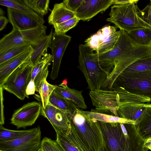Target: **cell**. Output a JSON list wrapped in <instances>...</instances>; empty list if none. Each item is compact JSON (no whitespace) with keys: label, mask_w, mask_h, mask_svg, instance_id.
<instances>
[{"label":"cell","mask_w":151,"mask_h":151,"mask_svg":"<svg viewBox=\"0 0 151 151\" xmlns=\"http://www.w3.org/2000/svg\"><path fill=\"white\" fill-rule=\"evenodd\" d=\"M120 30L119 39L111 50L102 53H96L99 60L108 63L114 69L121 63L132 64L139 59L151 56V45L139 44L125 31Z\"/></svg>","instance_id":"obj_1"},{"label":"cell","mask_w":151,"mask_h":151,"mask_svg":"<svg viewBox=\"0 0 151 151\" xmlns=\"http://www.w3.org/2000/svg\"><path fill=\"white\" fill-rule=\"evenodd\" d=\"M93 51L85 44L79 45L78 68L84 75L90 91L100 89L109 76L103 69V62Z\"/></svg>","instance_id":"obj_2"},{"label":"cell","mask_w":151,"mask_h":151,"mask_svg":"<svg viewBox=\"0 0 151 151\" xmlns=\"http://www.w3.org/2000/svg\"><path fill=\"white\" fill-rule=\"evenodd\" d=\"M70 124L89 151H99L104 143L97 121L91 119L78 108L70 119Z\"/></svg>","instance_id":"obj_3"},{"label":"cell","mask_w":151,"mask_h":151,"mask_svg":"<svg viewBox=\"0 0 151 151\" xmlns=\"http://www.w3.org/2000/svg\"><path fill=\"white\" fill-rule=\"evenodd\" d=\"M138 1L132 0L126 3L114 5L111 7L110 17L106 19V21L113 23L120 30L127 33L142 28L151 29V27L139 15L140 10L137 4Z\"/></svg>","instance_id":"obj_4"},{"label":"cell","mask_w":151,"mask_h":151,"mask_svg":"<svg viewBox=\"0 0 151 151\" xmlns=\"http://www.w3.org/2000/svg\"><path fill=\"white\" fill-rule=\"evenodd\" d=\"M119 87L132 93L149 98L151 101V71H123L115 80L111 90Z\"/></svg>","instance_id":"obj_5"},{"label":"cell","mask_w":151,"mask_h":151,"mask_svg":"<svg viewBox=\"0 0 151 151\" xmlns=\"http://www.w3.org/2000/svg\"><path fill=\"white\" fill-rule=\"evenodd\" d=\"M47 27L40 23L37 27L20 31L13 28L9 34L0 40V53L13 47L25 45H29L33 49L46 35Z\"/></svg>","instance_id":"obj_6"},{"label":"cell","mask_w":151,"mask_h":151,"mask_svg":"<svg viewBox=\"0 0 151 151\" xmlns=\"http://www.w3.org/2000/svg\"><path fill=\"white\" fill-rule=\"evenodd\" d=\"M33 67L30 58L14 71L1 86L19 99L24 100L27 87L31 80Z\"/></svg>","instance_id":"obj_7"},{"label":"cell","mask_w":151,"mask_h":151,"mask_svg":"<svg viewBox=\"0 0 151 151\" xmlns=\"http://www.w3.org/2000/svg\"><path fill=\"white\" fill-rule=\"evenodd\" d=\"M89 95L96 109H92L91 111L118 116L119 101L116 90L95 89L90 91Z\"/></svg>","instance_id":"obj_8"},{"label":"cell","mask_w":151,"mask_h":151,"mask_svg":"<svg viewBox=\"0 0 151 151\" xmlns=\"http://www.w3.org/2000/svg\"><path fill=\"white\" fill-rule=\"evenodd\" d=\"M120 34V30L116 31V27L106 26L86 40L85 44L96 51V53H104L114 47Z\"/></svg>","instance_id":"obj_9"},{"label":"cell","mask_w":151,"mask_h":151,"mask_svg":"<svg viewBox=\"0 0 151 151\" xmlns=\"http://www.w3.org/2000/svg\"><path fill=\"white\" fill-rule=\"evenodd\" d=\"M97 122L108 151H124V137L120 123Z\"/></svg>","instance_id":"obj_10"},{"label":"cell","mask_w":151,"mask_h":151,"mask_svg":"<svg viewBox=\"0 0 151 151\" xmlns=\"http://www.w3.org/2000/svg\"><path fill=\"white\" fill-rule=\"evenodd\" d=\"M41 111L39 103L33 101L24 105L14 111L11 119V123L17 129L31 126L35 122Z\"/></svg>","instance_id":"obj_11"},{"label":"cell","mask_w":151,"mask_h":151,"mask_svg":"<svg viewBox=\"0 0 151 151\" xmlns=\"http://www.w3.org/2000/svg\"><path fill=\"white\" fill-rule=\"evenodd\" d=\"M40 128L25 137L3 142V147L5 151H38L41 142Z\"/></svg>","instance_id":"obj_12"},{"label":"cell","mask_w":151,"mask_h":151,"mask_svg":"<svg viewBox=\"0 0 151 151\" xmlns=\"http://www.w3.org/2000/svg\"><path fill=\"white\" fill-rule=\"evenodd\" d=\"M71 37L66 34L53 33L51 44L52 66L50 77L53 80L58 77L61 60Z\"/></svg>","instance_id":"obj_13"},{"label":"cell","mask_w":151,"mask_h":151,"mask_svg":"<svg viewBox=\"0 0 151 151\" xmlns=\"http://www.w3.org/2000/svg\"><path fill=\"white\" fill-rule=\"evenodd\" d=\"M113 4V0H84L75 12L76 16L80 20L88 21Z\"/></svg>","instance_id":"obj_14"},{"label":"cell","mask_w":151,"mask_h":151,"mask_svg":"<svg viewBox=\"0 0 151 151\" xmlns=\"http://www.w3.org/2000/svg\"><path fill=\"white\" fill-rule=\"evenodd\" d=\"M55 131L56 140L65 151H89L79 138L70 124L66 130Z\"/></svg>","instance_id":"obj_15"},{"label":"cell","mask_w":151,"mask_h":151,"mask_svg":"<svg viewBox=\"0 0 151 151\" xmlns=\"http://www.w3.org/2000/svg\"><path fill=\"white\" fill-rule=\"evenodd\" d=\"M9 22L14 28L20 31L37 27L40 22L33 16L27 12L17 9L7 8Z\"/></svg>","instance_id":"obj_16"},{"label":"cell","mask_w":151,"mask_h":151,"mask_svg":"<svg viewBox=\"0 0 151 151\" xmlns=\"http://www.w3.org/2000/svg\"><path fill=\"white\" fill-rule=\"evenodd\" d=\"M124 137V151H147L145 140L139 134L134 124L120 123Z\"/></svg>","instance_id":"obj_17"},{"label":"cell","mask_w":151,"mask_h":151,"mask_svg":"<svg viewBox=\"0 0 151 151\" xmlns=\"http://www.w3.org/2000/svg\"><path fill=\"white\" fill-rule=\"evenodd\" d=\"M33 50L31 47L29 50L0 64V86L3 85L14 71L30 58Z\"/></svg>","instance_id":"obj_18"},{"label":"cell","mask_w":151,"mask_h":151,"mask_svg":"<svg viewBox=\"0 0 151 151\" xmlns=\"http://www.w3.org/2000/svg\"><path fill=\"white\" fill-rule=\"evenodd\" d=\"M67 79H65L59 86H56L54 92L60 96L70 100L78 107L83 109L87 108L82 91L69 88L67 86Z\"/></svg>","instance_id":"obj_19"},{"label":"cell","mask_w":151,"mask_h":151,"mask_svg":"<svg viewBox=\"0 0 151 151\" xmlns=\"http://www.w3.org/2000/svg\"><path fill=\"white\" fill-rule=\"evenodd\" d=\"M53 60L52 55L47 53L33 67L31 80L34 81L36 91L38 92L39 86L44 79H46L48 74V67Z\"/></svg>","instance_id":"obj_20"},{"label":"cell","mask_w":151,"mask_h":151,"mask_svg":"<svg viewBox=\"0 0 151 151\" xmlns=\"http://www.w3.org/2000/svg\"><path fill=\"white\" fill-rule=\"evenodd\" d=\"M145 104L132 102L120 105L117 111L118 116L137 122L145 109Z\"/></svg>","instance_id":"obj_21"},{"label":"cell","mask_w":151,"mask_h":151,"mask_svg":"<svg viewBox=\"0 0 151 151\" xmlns=\"http://www.w3.org/2000/svg\"><path fill=\"white\" fill-rule=\"evenodd\" d=\"M145 110L135 125L138 133L145 140L151 137V104H145Z\"/></svg>","instance_id":"obj_22"},{"label":"cell","mask_w":151,"mask_h":151,"mask_svg":"<svg viewBox=\"0 0 151 151\" xmlns=\"http://www.w3.org/2000/svg\"><path fill=\"white\" fill-rule=\"evenodd\" d=\"M76 16L75 13L67 9L62 2L55 4L48 17L50 25L60 24Z\"/></svg>","instance_id":"obj_23"},{"label":"cell","mask_w":151,"mask_h":151,"mask_svg":"<svg viewBox=\"0 0 151 151\" xmlns=\"http://www.w3.org/2000/svg\"><path fill=\"white\" fill-rule=\"evenodd\" d=\"M50 104L66 112L71 118L78 108L72 101L64 98L53 91L51 94L49 101Z\"/></svg>","instance_id":"obj_24"},{"label":"cell","mask_w":151,"mask_h":151,"mask_svg":"<svg viewBox=\"0 0 151 151\" xmlns=\"http://www.w3.org/2000/svg\"><path fill=\"white\" fill-rule=\"evenodd\" d=\"M53 34L52 29L49 35L43 38L38 45L33 49L30 58L33 66L39 62L42 56L47 53L48 48H51Z\"/></svg>","instance_id":"obj_25"},{"label":"cell","mask_w":151,"mask_h":151,"mask_svg":"<svg viewBox=\"0 0 151 151\" xmlns=\"http://www.w3.org/2000/svg\"><path fill=\"white\" fill-rule=\"evenodd\" d=\"M38 127L29 129L14 130L4 128L0 124V142L12 141L22 138L35 131Z\"/></svg>","instance_id":"obj_26"},{"label":"cell","mask_w":151,"mask_h":151,"mask_svg":"<svg viewBox=\"0 0 151 151\" xmlns=\"http://www.w3.org/2000/svg\"><path fill=\"white\" fill-rule=\"evenodd\" d=\"M90 118L97 121L107 123H119L136 125L137 122L116 116L93 111H83Z\"/></svg>","instance_id":"obj_27"},{"label":"cell","mask_w":151,"mask_h":151,"mask_svg":"<svg viewBox=\"0 0 151 151\" xmlns=\"http://www.w3.org/2000/svg\"><path fill=\"white\" fill-rule=\"evenodd\" d=\"M56 86L49 83L45 79L41 83L38 91L40 96L35 94V97L38 100L42 108L45 109L47 105L50 96Z\"/></svg>","instance_id":"obj_28"},{"label":"cell","mask_w":151,"mask_h":151,"mask_svg":"<svg viewBox=\"0 0 151 151\" xmlns=\"http://www.w3.org/2000/svg\"><path fill=\"white\" fill-rule=\"evenodd\" d=\"M49 122L55 130H65L68 127L70 120L66 112L57 108L53 118Z\"/></svg>","instance_id":"obj_29"},{"label":"cell","mask_w":151,"mask_h":151,"mask_svg":"<svg viewBox=\"0 0 151 151\" xmlns=\"http://www.w3.org/2000/svg\"><path fill=\"white\" fill-rule=\"evenodd\" d=\"M0 4L7 8H13L29 13L35 17L41 23L45 22L43 17L39 16L29 8L23 0H0Z\"/></svg>","instance_id":"obj_30"},{"label":"cell","mask_w":151,"mask_h":151,"mask_svg":"<svg viewBox=\"0 0 151 151\" xmlns=\"http://www.w3.org/2000/svg\"><path fill=\"white\" fill-rule=\"evenodd\" d=\"M127 33L131 39L139 44L151 45V29L142 28L133 30Z\"/></svg>","instance_id":"obj_31"},{"label":"cell","mask_w":151,"mask_h":151,"mask_svg":"<svg viewBox=\"0 0 151 151\" xmlns=\"http://www.w3.org/2000/svg\"><path fill=\"white\" fill-rule=\"evenodd\" d=\"M26 5L39 16L43 17L49 10V0H23Z\"/></svg>","instance_id":"obj_32"},{"label":"cell","mask_w":151,"mask_h":151,"mask_svg":"<svg viewBox=\"0 0 151 151\" xmlns=\"http://www.w3.org/2000/svg\"><path fill=\"white\" fill-rule=\"evenodd\" d=\"M124 70L134 72L151 71V56L137 60Z\"/></svg>","instance_id":"obj_33"},{"label":"cell","mask_w":151,"mask_h":151,"mask_svg":"<svg viewBox=\"0 0 151 151\" xmlns=\"http://www.w3.org/2000/svg\"><path fill=\"white\" fill-rule=\"evenodd\" d=\"M31 47L29 45L18 46L0 53V64L29 50Z\"/></svg>","instance_id":"obj_34"},{"label":"cell","mask_w":151,"mask_h":151,"mask_svg":"<svg viewBox=\"0 0 151 151\" xmlns=\"http://www.w3.org/2000/svg\"><path fill=\"white\" fill-rule=\"evenodd\" d=\"M80 20L76 16L65 22L53 25L55 32L58 34H64L75 27Z\"/></svg>","instance_id":"obj_35"},{"label":"cell","mask_w":151,"mask_h":151,"mask_svg":"<svg viewBox=\"0 0 151 151\" xmlns=\"http://www.w3.org/2000/svg\"><path fill=\"white\" fill-rule=\"evenodd\" d=\"M40 147L43 151H65L56 140L47 137L41 140Z\"/></svg>","instance_id":"obj_36"},{"label":"cell","mask_w":151,"mask_h":151,"mask_svg":"<svg viewBox=\"0 0 151 151\" xmlns=\"http://www.w3.org/2000/svg\"><path fill=\"white\" fill-rule=\"evenodd\" d=\"M139 15L145 22L151 27V0L149 4L142 10H139Z\"/></svg>","instance_id":"obj_37"},{"label":"cell","mask_w":151,"mask_h":151,"mask_svg":"<svg viewBox=\"0 0 151 151\" xmlns=\"http://www.w3.org/2000/svg\"><path fill=\"white\" fill-rule=\"evenodd\" d=\"M57 108L48 103L45 109L41 108L40 115L46 118L50 121L53 118Z\"/></svg>","instance_id":"obj_38"},{"label":"cell","mask_w":151,"mask_h":151,"mask_svg":"<svg viewBox=\"0 0 151 151\" xmlns=\"http://www.w3.org/2000/svg\"><path fill=\"white\" fill-rule=\"evenodd\" d=\"M84 0H65L62 2L69 10L75 12Z\"/></svg>","instance_id":"obj_39"},{"label":"cell","mask_w":151,"mask_h":151,"mask_svg":"<svg viewBox=\"0 0 151 151\" xmlns=\"http://www.w3.org/2000/svg\"><path fill=\"white\" fill-rule=\"evenodd\" d=\"M36 88L34 81L31 80L28 85L26 90V97L29 98V96L35 94Z\"/></svg>","instance_id":"obj_40"},{"label":"cell","mask_w":151,"mask_h":151,"mask_svg":"<svg viewBox=\"0 0 151 151\" xmlns=\"http://www.w3.org/2000/svg\"><path fill=\"white\" fill-rule=\"evenodd\" d=\"M0 124H4V105L3 104V90L1 86H0Z\"/></svg>","instance_id":"obj_41"},{"label":"cell","mask_w":151,"mask_h":151,"mask_svg":"<svg viewBox=\"0 0 151 151\" xmlns=\"http://www.w3.org/2000/svg\"><path fill=\"white\" fill-rule=\"evenodd\" d=\"M9 22V19L5 17L4 16L0 17V30L1 31L5 28Z\"/></svg>","instance_id":"obj_42"},{"label":"cell","mask_w":151,"mask_h":151,"mask_svg":"<svg viewBox=\"0 0 151 151\" xmlns=\"http://www.w3.org/2000/svg\"><path fill=\"white\" fill-rule=\"evenodd\" d=\"M144 146L148 149L151 150V137L145 140Z\"/></svg>","instance_id":"obj_43"},{"label":"cell","mask_w":151,"mask_h":151,"mask_svg":"<svg viewBox=\"0 0 151 151\" xmlns=\"http://www.w3.org/2000/svg\"><path fill=\"white\" fill-rule=\"evenodd\" d=\"M132 0H113L114 4H122L128 3Z\"/></svg>","instance_id":"obj_44"},{"label":"cell","mask_w":151,"mask_h":151,"mask_svg":"<svg viewBox=\"0 0 151 151\" xmlns=\"http://www.w3.org/2000/svg\"><path fill=\"white\" fill-rule=\"evenodd\" d=\"M99 151H108L104 141V143L102 146L100 148Z\"/></svg>","instance_id":"obj_45"},{"label":"cell","mask_w":151,"mask_h":151,"mask_svg":"<svg viewBox=\"0 0 151 151\" xmlns=\"http://www.w3.org/2000/svg\"><path fill=\"white\" fill-rule=\"evenodd\" d=\"M5 14L4 11L1 8H0V17L4 16Z\"/></svg>","instance_id":"obj_46"},{"label":"cell","mask_w":151,"mask_h":151,"mask_svg":"<svg viewBox=\"0 0 151 151\" xmlns=\"http://www.w3.org/2000/svg\"><path fill=\"white\" fill-rule=\"evenodd\" d=\"M38 151H43L41 147L39 149Z\"/></svg>","instance_id":"obj_47"},{"label":"cell","mask_w":151,"mask_h":151,"mask_svg":"<svg viewBox=\"0 0 151 151\" xmlns=\"http://www.w3.org/2000/svg\"><path fill=\"white\" fill-rule=\"evenodd\" d=\"M0 151H4V150H0Z\"/></svg>","instance_id":"obj_48"}]
</instances>
